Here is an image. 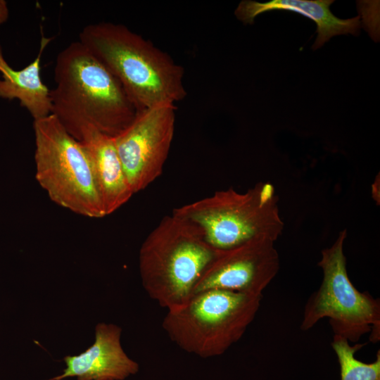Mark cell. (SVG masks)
Returning <instances> with one entry per match:
<instances>
[{"mask_svg": "<svg viewBox=\"0 0 380 380\" xmlns=\"http://www.w3.org/2000/svg\"><path fill=\"white\" fill-rule=\"evenodd\" d=\"M54 80L51 114L78 141L89 128L114 137L136 115L118 80L80 41L58 53Z\"/></svg>", "mask_w": 380, "mask_h": 380, "instance_id": "obj_1", "label": "cell"}, {"mask_svg": "<svg viewBox=\"0 0 380 380\" xmlns=\"http://www.w3.org/2000/svg\"><path fill=\"white\" fill-rule=\"evenodd\" d=\"M79 41L118 80L137 111L185 99L182 66L127 26L90 24Z\"/></svg>", "mask_w": 380, "mask_h": 380, "instance_id": "obj_2", "label": "cell"}, {"mask_svg": "<svg viewBox=\"0 0 380 380\" xmlns=\"http://www.w3.org/2000/svg\"><path fill=\"white\" fill-rule=\"evenodd\" d=\"M217 251L190 221L165 216L142 243L139 270L148 296L167 310L184 304Z\"/></svg>", "mask_w": 380, "mask_h": 380, "instance_id": "obj_3", "label": "cell"}, {"mask_svg": "<svg viewBox=\"0 0 380 380\" xmlns=\"http://www.w3.org/2000/svg\"><path fill=\"white\" fill-rule=\"evenodd\" d=\"M262 297L217 289L198 291L168 310L162 327L184 351L203 358L219 356L241 338Z\"/></svg>", "mask_w": 380, "mask_h": 380, "instance_id": "obj_4", "label": "cell"}, {"mask_svg": "<svg viewBox=\"0 0 380 380\" xmlns=\"http://www.w3.org/2000/svg\"><path fill=\"white\" fill-rule=\"evenodd\" d=\"M278 201L271 183L259 182L245 193L217 191L172 213L196 225L214 249L225 251L258 236L275 241L284 229Z\"/></svg>", "mask_w": 380, "mask_h": 380, "instance_id": "obj_5", "label": "cell"}, {"mask_svg": "<svg viewBox=\"0 0 380 380\" xmlns=\"http://www.w3.org/2000/svg\"><path fill=\"white\" fill-rule=\"evenodd\" d=\"M35 178L50 199L91 218L106 215L84 148L53 115L34 120Z\"/></svg>", "mask_w": 380, "mask_h": 380, "instance_id": "obj_6", "label": "cell"}, {"mask_svg": "<svg viewBox=\"0 0 380 380\" xmlns=\"http://www.w3.org/2000/svg\"><path fill=\"white\" fill-rule=\"evenodd\" d=\"M346 236L347 230H342L332 246L322 251L318 266L323 279L305 305L300 329L307 331L328 317L334 335L357 343L371 333L369 340L376 343L380 338L379 299L359 291L350 281L343 253Z\"/></svg>", "mask_w": 380, "mask_h": 380, "instance_id": "obj_7", "label": "cell"}, {"mask_svg": "<svg viewBox=\"0 0 380 380\" xmlns=\"http://www.w3.org/2000/svg\"><path fill=\"white\" fill-rule=\"evenodd\" d=\"M176 109L175 103H162L137 111L131 123L113 137L134 194L163 173L175 134Z\"/></svg>", "mask_w": 380, "mask_h": 380, "instance_id": "obj_8", "label": "cell"}, {"mask_svg": "<svg viewBox=\"0 0 380 380\" xmlns=\"http://www.w3.org/2000/svg\"><path fill=\"white\" fill-rule=\"evenodd\" d=\"M274 243L268 237L258 236L236 247L217 251L192 294L217 289L262 295L279 269Z\"/></svg>", "mask_w": 380, "mask_h": 380, "instance_id": "obj_9", "label": "cell"}, {"mask_svg": "<svg viewBox=\"0 0 380 380\" xmlns=\"http://www.w3.org/2000/svg\"><path fill=\"white\" fill-rule=\"evenodd\" d=\"M122 329L101 322L95 328L92 346L78 355L64 357L66 368L61 375L47 380L76 376L77 380H124L139 372V364L124 351Z\"/></svg>", "mask_w": 380, "mask_h": 380, "instance_id": "obj_10", "label": "cell"}, {"mask_svg": "<svg viewBox=\"0 0 380 380\" xmlns=\"http://www.w3.org/2000/svg\"><path fill=\"white\" fill-rule=\"evenodd\" d=\"M89 157L106 215H108L134 194L116 151L113 138L89 128L80 141Z\"/></svg>", "mask_w": 380, "mask_h": 380, "instance_id": "obj_11", "label": "cell"}, {"mask_svg": "<svg viewBox=\"0 0 380 380\" xmlns=\"http://www.w3.org/2000/svg\"><path fill=\"white\" fill-rule=\"evenodd\" d=\"M333 2L332 0H273L261 3L243 0L238 5L234 14L244 24L251 25L255 18L264 12L284 10L298 13L316 23L318 34L312 49H317L336 35L359 34L360 17L357 15L349 19L336 17L329 8Z\"/></svg>", "mask_w": 380, "mask_h": 380, "instance_id": "obj_12", "label": "cell"}, {"mask_svg": "<svg viewBox=\"0 0 380 380\" xmlns=\"http://www.w3.org/2000/svg\"><path fill=\"white\" fill-rule=\"evenodd\" d=\"M53 38L46 37L41 31L40 46L33 61L20 70H15L6 61L0 45V98L17 99L32 117L39 120L51 114L50 89L41 75V58Z\"/></svg>", "mask_w": 380, "mask_h": 380, "instance_id": "obj_13", "label": "cell"}, {"mask_svg": "<svg viewBox=\"0 0 380 380\" xmlns=\"http://www.w3.org/2000/svg\"><path fill=\"white\" fill-rule=\"evenodd\" d=\"M365 344L355 343L339 336L334 335L331 347L340 365L341 380H380V351L372 363H365L355 358V353Z\"/></svg>", "mask_w": 380, "mask_h": 380, "instance_id": "obj_14", "label": "cell"}, {"mask_svg": "<svg viewBox=\"0 0 380 380\" xmlns=\"http://www.w3.org/2000/svg\"><path fill=\"white\" fill-rule=\"evenodd\" d=\"M8 16L9 9L7 2L4 0H0V25L8 20Z\"/></svg>", "mask_w": 380, "mask_h": 380, "instance_id": "obj_15", "label": "cell"}]
</instances>
